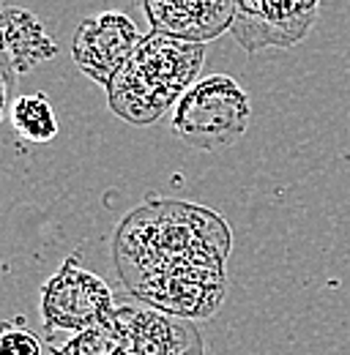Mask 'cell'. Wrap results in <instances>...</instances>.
Wrapping results in <instances>:
<instances>
[{"mask_svg":"<svg viewBox=\"0 0 350 355\" xmlns=\"http://www.w3.org/2000/svg\"><path fill=\"white\" fill-rule=\"evenodd\" d=\"M39 309L44 331L52 339L58 334L72 336L99 322H107L118 306L110 284L99 273L83 268L80 254H72L42 284Z\"/></svg>","mask_w":350,"mask_h":355,"instance_id":"5","label":"cell"},{"mask_svg":"<svg viewBox=\"0 0 350 355\" xmlns=\"http://www.w3.org/2000/svg\"><path fill=\"white\" fill-rule=\"evenodd\" d=\"M151 31L186 42H214L233 25V0H142Z\"/></svg>","mask_w":350,"mask_h":355,"instance_id":"8","label":"cell"},{"mask_svg":"<svg viewBox=\"0 0 350 355\" xmlns=\"http://www.w3.org/2000/svg\"><path fill=\"white\" fill-rule=\"evenodd\" d=\"M0 55L25 74L44 60H52L58 55V42L33 11L0 3Z\"/></svg>","mask_w":350,"mask_h":355,"instance_id":"9","label":"cell"},{"mask_svg":"<svg viewBox=\"0 0 350 355\" xmlns=\"http://www.w3.org/2000/svg\"><path fill=\"white\" fill-rule=\"evenodd\" d=\"M252 118L247 90L233 77L214 74L197 80L173 110V132L194 150H219L235 145Z\"/></svg>","mask_w":350,"mask_h":355,"instance_id":"4","label":"cell"},{"mask_svg":"<svg viewBox=\"0 0 350 355\" xmlns=\"http://www.w3.org/2000/svg\"><path fill=\"white\" fill-rule=\"evenodd\" d=\"M323 0H233L230 33L244 52L290 49L304 42Z\"/></svg>","mask_w":350,"mask_h":355,"instance_id":"6","label":"cell"},{"mask_svg":"<svg viewBox=\"0 0 350 355\" xmlns=\"http://www.w3.org/2000/svg\"><path fill=\"white\" fill-rule=\"evenodd\" d=\"M8 123L11 129L19 134L25 142H52L58 137V115L55 107L49 104L47 93L36 90L28 96H17L8 112Z\"/></svg>","mask_w":350,"mask_h":355,"instance_id":"10","label":"cell"},{"mask_svg":"<svg viewBox=\"0 0 350 355\" xmlns=\"http://www.w3.org/2000/svg\"><path fill=\"white\" fill-rule=\"evenodd\" d=\"M0 355H42L39 336L22 328V317L0 322Z\"/></svg>","mask_w":350,"mask_h":355,"instance_id":"11","label":"cell"},{"mask_svg":"<svg viewBox=\"0 0 350 355\" xmlns=\"http://www.w3.org/2000/svg\"><path fill=\"white\" fill-rule=\"evenodd\" d=\"M17 74L19 71L11 66V60L0 55V121L8 118L11 104L17 98Z\"/></svg>","mask_w":350,"mask_h":355,"instance_id":"12","label":"cell"},{"mask_svg":"<svg viewBox=\"0 0 350 355\" xmlns=\"http://www.w3.org/2000/svg\"><path fill=\"white\" fill-rule=\"evenodd\" d=\"M142 36L145 33H140L137 22L124 11H101L85 17L72 39L74 66L93 83L107 88L112 77L129 63Z\"/></svg>","mask_w":350,"mask_h":355,"instance_id":"7","label":"cell"},{"mask_svg":"<svg viewBox=\"0 0 350 355\" xmlns=\"http://www.w3.org/2000/svg\"><path fill=\"white\" fill-rule=\"evenodd\" d=\"M206 63V44L151 31L107 85L110 110L131 126H151L192 88Z\"/></svg>","mask_w":350,"mask_h":355,"instance_id":"2","label":"cell"},{"mask_svg":"<svg viewBox=\"0 0 350 355\" xmlns=\"http://www.w3.org/2000/svg\"><path fill=\"white\" fill-rule=\"evenodd\" d=\"M230 230L217 214L156 202L118 227L115 263L124 284L142 301L178 317H208L224 295Z\"/></svg>","mask_w":350,"mask_h":355,"instance_id":"1","label":"cell"},{"mask_svg":"<svg viewBox=\"0 0 350 355\" xmlns=\"http://www.w3.org/2000/svg\"><path fill=\"white\" fill-rule=\"evenodd\" d=\"M52 355H203L189 320L156 306H118L107 322L72 334Z\"/></svg>","mask_w":350,"mask_h":355,"instance_id":"3","label":"cell"}]
</instances>
